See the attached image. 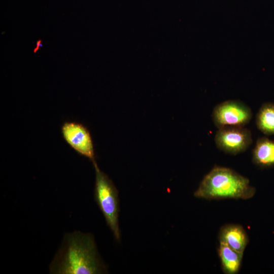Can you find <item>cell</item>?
<instances>
[{
	"label": "cell",
	"instance_id": "obj_1",
	"mask_svg": "<svg viewBox=\"0 0 274 274\" xmlns=\"http://www.w3.org/2000/svg\"><path fill=\"white\" fill-rule=\"evenodd\" d=\"M107 272L93 235L80 231L66 233L49 265L51 274H98Z\"/></svg>",
	"mask_w": 274,
	"mask_h": 274
},
{
	"label": "cell",
	"instance_id": "obj_2",
	"mask_svg": "<svg viewBox=\"0 0 274 274\" xmlns=\"http://www.w3.org/2000/svg\"><path fill=\"white\" fill-rule=\"evenodd\" d=\"M255 192L248 178L230 168L216 166L204 177L194 195L206 199H247Z\"/></svg>",
	"mask_w": 274,
	"mask_h": 274
},
{
	"label": "cell",
	"instance_id": "obj_3",
	"mask_svg": "<svg viewBox=\"0 0 274 274\" xmlns=\"http://www.w3.org/2000/svg\"><path fill=\"white\" fill-rule=\"evenodd\" d=\"M93 164L95 172V201L116 240L119 242L121 233L119 226L120 208L118 190L112 181L99 169L96 162Z\"/></svg>",
	"mask_w": 274,
	"mask_h": 274
},
{
	"label": "cell",
	"instance_id": "obj_4",
	"mask_svg": "<svg viewBox=\"0 0 274 274\" xmlns=\"http://www.w3.org/2000/svg\"><path fill=\"white\" fill-rule=\"evenodd\" d=\"M250 108L241 101L228 100L217 105L213 109L212 118L218 128L229 126L244 127L252 118Z\"/></svg>",
	"mask_w": 274,
	"mask_h": 274
},
{
	"label": "cell",
	"instance_id": "obj_5",
	"mask_svg": "<svg viewBox=\"0 0 274 274\" xmlns=\"http://www.w3.org/2000/svg\"><path fill=\"white\" fill-rule=\"evenodd\" d=\"M215 143L222 151L231 155L245 152L252 143V133L242 126H229L218 128Z\"/></svg>",
	"mask_w": 274,
	"mask_h": 274
},
{
	"label": "cell",
	"instance_id": "obj_6",
	"mask_svg": "<svg viewBox=\"0 0 274 274\" xmlns=\"http://www.w3.org/2000/svg\"><path fill=\"white\" fill-rule=\"evenodd\" d=\"M62 136L67 144L78 154L96 162L93 141L88 129L83 124L66 121L61 128Z\"/></svg>",
	"mask_w": 274,
	"mask_h": 274
},
{
	"label": "cell",
	"instance_id": "obj_7",
	"mask_svg": "<svg viewBox=\"0 0 274 274\" xmlns=\"http://www.w3.org/2000/svg\"><path fill=\"white\" fill-rule=\"evenodd\" d=\"M220 243L224 244L236 252L244 254L249 238L242 226L228 224L223 226L219 233Z\"/></svg>",
	"mask_w": 274,
	"mask_h": 274
},
{
	"label": "cell",
	"instance_id": "obj_8",
	"mask_svg": "<svg viewBox=\"0 0 274 274\" xmlns=\"http://www.w3.org/2000/svg\"><path fill=\"white\" fill-rule=\"evenodd\" d=\"M253 162L261 167L274 166V141L267 138H259L253 151Z\"/></svg>",
	"mask_w": 274,
	"mask_h": 274
},
{
	"label": "cell",
	"instance_id": "obj_9",
	"mask_svg": "<svg viewBox=\"0 0 274 274\" xmlns=\"http://www.w3.org/2000/svg\"><path fill=\"white\" fill-rule=\"evenodd\" d=\"M218 253L224 272L227 274L237 273L244 254L238 253L221 243H220Z\"/></svg>",
	"mask_w": 274,
	"mask_h": 274
},
{
	"label": "cell",
	"instance_id": "obj_10",
	"mask_svg": "<svg viewBox=\"0 0 274 274\" xmlns=\"http://www.w3.org/2000/svg\"><path fill=\"white\" fill-rule=\"evenodd\" d=\"M259 130L266 135L274 134V104L266 102L259 109L256 118Z\"/></svg>",
	"mask_w": 274,
	"mask_h": 274
},
{
	"label": "cell",
	"instance_id": "obj_11",
	"mask_svg": "<svg viewBox=\"0 0 274 274\" xmlns=\"http://www.w3.org/2000/svg\"><path fill=\"white\" fill-rule=\"evenodd\" d=\"M40 46H42V45H41V40H38L37 43V47L36 48L34 49V52H36L38 48H39V47Z\"/></svg>",
	"mask_w": 274,
	"mask_h": 274
}]
</instances>
